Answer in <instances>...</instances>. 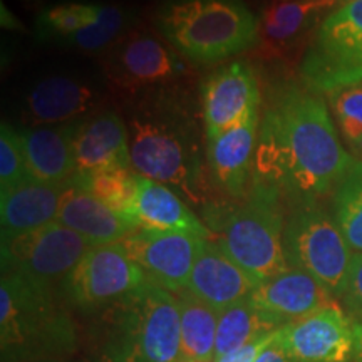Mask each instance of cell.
Returning <instances> with one entry per match:
<instances>
[{"label": "cell", "instance_id": "obj_1", "mask_svg": "<svg viewBox=\"0 0 362 362\" xmlns=\"http://www.w3.org/2000/svg\"><path fill=\"white\" fill-rule=\"evenodd\" d=\"M352 160L324 98L287 86L262 117L252 183L275 189L293 206L319 202L336 189Z\"/></svg>", "mask_w": 362, "mask_h": 362}, {"label": "cell", "instance_id": "obj_2", "mask_svg": "<svg viewBox=\"0 0 362 362\" xmlns=\"http://www.w3.org/2000/svg\"><path fill=\"white\" fill-rule=\"evenodd\" d=\"M131 168L198 203L203 197L202 141L197 115L173 88L141 94L126 121Z\"/></svg>", "mask_w": 362, "mask_h": 362}, {"label": "cell", "instance_id": "obj_3", "mask_svg": "<svg viewBox=\"0 0 362 362\" xmlns=\"http://www.w3.org/2000/svg\"><path fill=\"white\" fill-rule=\"evenodd\" d=\"M156 27L194 64H215L259 42V22L242 0H165Z\"/></svg>", "mask_w": 362, "mask_h": 362}, {"label": "cell", "instance_id": "obj_4", "mask_svg": "<svg viewBox=\"0 0 362 362\" xmlns=\"http://www.w3.org/2000/svg\"><path fill=\"white\" fill-rule=\"evenodd\" d=\"M76 327L54 300L52 287L2 272L0 346L2 362H40L76 349Z\"/></svg>", "mask_w": 362, "mask_h": 362}, {"label": "cell", "instance_id": "obj_5", "mask_svg": "<svg viewBox=\"0 0 362 362\" xmlns=\"http://www.w3.org/2000/svg\"><path fill=\"white\" fill-rule=\"evenodd\" d=\"M103 320L106 362H181L178 298L151 280L106 309Z\"/></svg>", "mask_w": 362, "mask_h": 362}, {"label": "cell", "instance_id": "obj_6", "mask_svg": "<svg viewBox=\"0 0 362 362\" xmlns=\"http://www.w3.org/2000/svg\"><path fill=\"white\" fill-rule=\"evenodd\" d=\"M282 197L264 185H250L247 200L230 208H210L208 221L216 243L257 284L291 269L284 252Z\"/></svg>", "mask_w": 362, "mask_h": 362}, {"label": "cell", "instance_id": "obj_7", "mask_svg": "<svg viewBox=\"0 0 362 362\" xmlns=\"http://www.w3.org/2000/svg\"><path fill=\"white\" fill-rule=\"evenodd\" d=\"M284 252L291 269L307 272L334 297L342 298L354 253L319 202L293 206L285 221Z\"/></svg>", "mask_w": 362, "mask_h": 362}, {"label": "cell", "instance_id": "obj_8", "mask_svg": "<svg viewBox=\"0 0 362 362\" xmlns=\"http://www.w3.org/2000/svg\"><path fill=\"white\" fill-rule=\"evenodd\" d=\"M300 78L319 94L362 83V0H347L320 22L302 57Z\"/></svg>", "mask_w": 362, "mask_h": 362}, {"label": "cell", "instance_id": "obj_9", "mask_svg": "<svg viewBox=\"0 0 362 362\" xmlns=\"http://www.w3.org/2000/svg\"><path fill=\"white\" fill-rule=\"evenodd\" d=\"M90 245L59 221L2 237V272L54 287L64 282Z\"/></svg>", "mask_w": 362, "mask_h": 362}, {"label": "cell", "instance_id": "obj_10", "mask_svg": "<svg viewBox=\"0 0 362 362\" xmlns=\"http://www.w3.org/2000/svg\"><path fill=\"white\" fill-rule=\"evenodd\" d=\"M121 242L90 247L62 282V293L81 310L110 309L148 282Z\"/></svg>", "mask_w": 362, "mask_h": 362}, {"label": "cell", "instance_id": "obj_11", "mask_svg": "<svg viewBox=\"0 0 362 362\" xmlns=\"http://www.w3.org/2000/svg\"><path fill=\"white\" fill-rule=\"evenodd\" d=\"M103 69L112 88L139 96L173 84L185 74L180 54L155 35L129 33L106 51Z\"/></svg>", "mask_w": 362, "mask_h": 362}, {"label": "cell", "instance_id": "obj_12", "mask_svg": "<svg viewBox=\"0 0 362 362\" xmlns=\"http://www.w3.org/2000/svg\"><path fill=\"white\" fill-rule=\"evenodd\" d=\"M206 238L188 232L136 230L121 245L153 284L170 292L187 288L189 275Z\"/></svg>", "mask_w": 362, "mask_h": 362}, {"label": "cell", "instance_id": "obj_13", "mask_svg": "<svg viewBox=\"0 0 362 362\" xmlns=\"http://www.w3.org/2000/svg\"><path fill=\"white\" fill-rule=\"evenodd\" d=\"M205 139L216 138L260 107L255 72L245 61H233L211 72L200 88Z\"/></svg>", "mask_w": 362, "mask_h": 362}, {"label": "cell", "instance_id": "obj_14", "mask_svg": "<svg viewBox=\"0 0 362 362\" xmlns=\"http://www.w3.org/2000/svg\"><path fill=\"white\" fill-rule=\"evenodd\" d=\"M259 110L216 138L205 139V156L211 183L220 193L235 202L247 200L255 168L257 136H259ZM252 185V183H250Z\"/></svg>", "mask_w": 362, "mask_h": 362}, {"label": "cell", "instance_id": "obj_15", "mask_svg": "<svg viewBox=\"0 0 362 362\" xmlns=\"http://www.w3.org/2000/svg\"><path fill=\"white\" fill-rule=\"evenodd\" d=\"M297 362H347L356 352L354 324L341 307H329L279 329Z\"/></svg>", "mask_w": 362, "mask_h": 362}, {"label": "cell", "instance_id": "obj_16", "mask_svg": "<svg viewBox=\"0 0 362 362\" xmlns=\"http://www.w3.org/2000/svg\"><path fill=\"white\" fill-rule=\"evenodd\" d=\"M252 304L277 327L336 307L337 298L304 270L287 269L257 285Z\"/></svg>", "mask_w": 362, "mask_h": 362}, {"label": "cell", "instance_id": "obj_17", "mask_svg": "<svg viewBox=\"0 0 362 362\" xmlns=\"http://www.w3.org/2000/svg\"><path fill=\"white\" fill-rule=\"evenodd\" d=\"M101 106V93L94 84L76 76H49L29 89L25 117L30 124L52 126L86 119Z\"/></svg>", "mask_w": 362, "mask_h": 362}, {"label": "cell", "instance_id": "obj_18", "mask_svg": "<svg viewBox=\"0 0 362 362\" xmlns=\"http://www.w3.org/2000/svg\"><path fill=\"white\" fill-rule=\"evenodd\" d=\"M72 148L76 175L131 168L128 126L112 110L78 121Z\"/></svg>", "mask_w": 362, "mask_h": 362}, {"label": "cell", "instance_id": "obj_19", "mask_svg": "<svg viewBox=\"0 0 362 362\" xmlns=\"http://www.w3.org/2000/svg\"><path fill=\"white\" fill-rule=\"evenodd\" d=\"M255 280L240 269L216 242L206 240L189 275L187 288L216 312L248 298L257 288Z\"/></svg>", "mask_w": 362, "mask_h": 362}, {"label": "cell", "instance_id": "obj_20", "mask_svg": "<svg viewBox=\"0 0 362 362\" xmlns=\"http://www.w3.org/2000/svg\"><path fill=\"white\" fill-rule=\"evenodd\" d=\"M67 183H47L27 176L12 188L0 192L2 237L40 228L57 220Z\"/></svg>", "mask_w": 362, "mask_h": 362}, {"label": "cell", "instance_id": "obj_21", "mask_svg": "<svg viewBox=\"0 0 362 362\" xmlns=\"http://www.w3.org/2000/svg\"><path fill=\"white\" fill-rule=\"evenodd\" d=\"M56 221L81 235L90 247L123 242L139 230L133 221L117 215L72 180L62 197Z\"/></svg>", "mask_w": 362, "mask_h": 362}, {"label": "cell", "instance_id": "obj_22", "mask_svg": "<svg viewBox=\"0 0 362 362\" xmlns=\"http://www.w3.org/2000/svg\"><path fill=\"white\" fill-rule=\"evenodd\" d=\"M74 123L37 126L22 131L27 175L47 183H67L76 175Z\"/></svg>", "mask_w": 362, "mask_h": 362}, {"label": "cell", "instance_id": "obj_23", "mask_svg": "<svg viewBox=\"0 0 362 362\" xmlns=\"http://www.w3.org/2000/svg\"><path fill=\"white\" fill-rule=\"evenodd\" d=\"M134 220L138 228L143 230L188 232L206 240L210 237V230L194 216L173 188L141 175H138Z\"/></svg>", "mask_w": 362, "mask_h": 362}, {"label": "cell", "instance_id": "obj_24", "mask_svg": "<svg viewBox=\"0 0 362 362\" xmlns=\"http://www.w3.org/2000/svg\"><path fill=\"white\" fill-rule=\"evenodd\" d=\"M319 13L314 0H280L267 8L259 25V56L287 57L315 24Z\"/></svg>", "mask_w": 362, "mask_h": 362}, {"label": "cell", "instance_id": "obj_25", "mask_svg": "<svg viewBox=\"0 0 362 362\" xmlns=\"http://www.w3.org/2000/svg\"><path fill=\"white\" fill-rule=\"evenodd\" d=\"M175 296L180 305L181 362H215L218 312L188 288Z\"/></svg>", "mask_w": 362, "mask_h": 362}, {"label": "cell", "instance_id": "obj_26", "mask_svg": "<svg viewBox=\"0 0 362 362\" xmlns=\"http://www.w3.org/2000/svg\"><path fill=\"white\" fill-rule=\"evenodd\" d=\"M277 327L270 319L262 314L252 304L250 297L237 304L226 307L218 312V327H216V344H215V361L232 352L243 344L250 342L252 339L262 334L274 332Z\"/></svg>", "mask_w": 362, "mask_h": 362}, {"label": "cell", "instance_id": "obj_27", "mask_svg": "<svg viewBox=\"0 0 362 362\" xmlns=\"http://www.w3.org/2000/svg\"><path fill=\"white\" fill-rule=\"evenodd\" d=\"M332 218L352 253H362V161L356 158L332 192Z\"/></svg>", "mask_w": 362, "mask_h": 362}, {"label": "cell", "instance_id": "obj_28", "mask_svg": "<svg viewBox=\"0 0 362 362\" xmlns=\"http://www.w3.org/2000/svg\"><path fill=\"white\" fill-rule=\"evenodd\" d=\"M71 180L81 188L88 189L117 215L136 225L134 208L136 197H138V175L133 171L104 170L96 173L74 175Z\"/></svg>", "mask_w": 362, "mask_h": 362}, {"label": "cell", "instance_id": "obj_29", "mask_svg": "<svg viewBox=\"0 0 362 362\" xmlns=\"http://www.w3.org/2000/svg\"><path fill=\"white\" fill-rule=\"evenodd\" d=\"M351 156L362 161V83L325 94Z\"/></svg>", "mask_w": 362, "mask_h": 362}, {"label": "cell", "instance_id": "obj_30", "mask_svg": "<svg viewBox=\"0 0 362 362\" xmlns=\"http://www.w3.org/2000/svg\"><path fill=\"white\" fill-rule=\"evenodd\" d=\"M129 25L128 12L116 6H99V17L93 25L79 30L67 42L86 52H101L124 37Z\"/></svg>", "mask_w": 362, "mask_h": 362}, {"label": "cell", "instance_id": "obj_31", "mask_svg": "<svg viewBox=\"0 0 362 362\" xmlns=\"http://www.w3.org/2000/svg\"><path fill=\"white\" fill-rule=\"evenodd\" d=\"M99 17V6L94 4L66 2L52 6L40 13L37 19L39 35L69 39L79 30L93 25Z\"/></svg>", "mask_w": 362, "mask_h": 362}, {"label": "cell", "instance_id": "obj_32", "mask_svg": "<svg viewBox=\"0 0 362 362\" xmlns=\"http://www.w3.org/2000/svg\"><path fill=\"white\" fill-rule=\"evenodd\" d=\"M25 153L22 133L12 124L2 123L0 129V192L12 188L27 178Z\"/></svg>", "mask_w": 362, "mask_h": 362}, {"label": "cell", "instance_id": "obj_33", "mask_svg": "<svg viewBox=\"0 0 362 362\" xmlns=\"http://www.w3.org/2000/svg\"><path fill=\"white\" fill-rule=\"evenodd\" d=\"M342 300L347 309L362 320V253H354L352 257Z\"/></svg>", "mask_w": 362, "mask_h": 362}, {"label": "cell", "instance_id": "obj_34", "mask_svg": "<svg viewBox=\"0 0 362 362\" xmlns=\"http://www.w3.org/2000/svg\"><path fill=\"white\" fill-rule=\"evenodd\" d=\"M274 332H275V330H274ZM274 332L262 334V336L252 339L250 342L243 344L242 347H238V349L228 352V354L220 357V359L215 361V362H255L257 359H259L260 352L264 351V347L267 346V344H269L272 336H274Z\"/></svg>", "mask_w": 362, "mask_h": 362}, {"label": "cell", "instance_id": "obj_35", "mask_svg": "<svg viewBox=\"0 0 362 362\" xmlns=\"http://www.w3.org/2000/svg\"><path fill=\"white\" fill-rule=\"evenodd\" d=\"M255 362H297L293 357L288 354V351L285 349L284 342L279 337V329L275 330L274 336L269 341V344L264 347V351L260 352L259 359Z\"/></svg>", "mask_w": 362, "mask_h": 362}, {"label": "cell", "instance_id": "obj_36", "mask_svg": "<svg viewBox=\"0 0 362 362\" xmlns=\"http://www.w3.org/2000/svg\"><path fill=\"white\" fill-rule=\"evenodd\" d=\"M354 336H356V354L362 362V320L354 322Z\"/></svg>", "mask_w": 362, "mask_h": 362}, {"label": "cell", "instance_id": "obj_37", "mask_svg": "<svg viewBox=\"0 0 362 362\" xmlns=\"http://www.w3.org/2000/svg\"><path fill=\"white\" fill-rule=\"evenodd\" d=\"M317 4V7L320 8V12L327 11V8H336L339 6H342L344 2H347V0H314Z\"/></svg>", "mask_w": 362, "mask_h": 362}, {"label": "cell", "instance_id": "obj_38", "mask_svg": "<svg viewBox=\"0 0 362 362\" xmlns=\"http://www.w3.org/2000/svg\"><path fill=\"white\" fill-rule=\"evenodd\" d=\"M2 22H4V25L8 27V29H12V27H16V29H21V24H17V21L12 17V13L6 11V7H4V6H2Z\"/></svg>", "mask_w": 362, "mask_h": 362}, {"label": "cell", "instance_id": "obj_39", "mask_svg": "<svg viewBox=\"0 0 362 362\" xmlns=\"http://www.w3.org/2000/svg\"><path fill=\"white\" fill-rule=\"evenodd\" d=\"M40 362H52V361H40Z\"/></svg>", "mask_w": 362, "mask_h": 362}, {"label": "cell", "instance_id": "obj_40", "mask_svg": "<svg viewBox=\"0 0 362 362\" xmlns=\"http://www.w3.org/2000/svg\"><path fill=\"white\" fill-rule=\"evenodd\" d=\"M282 2H288V0H282Z\"/></svg>", "mask_w": 362, "mask_h": 362}]
</instances>
